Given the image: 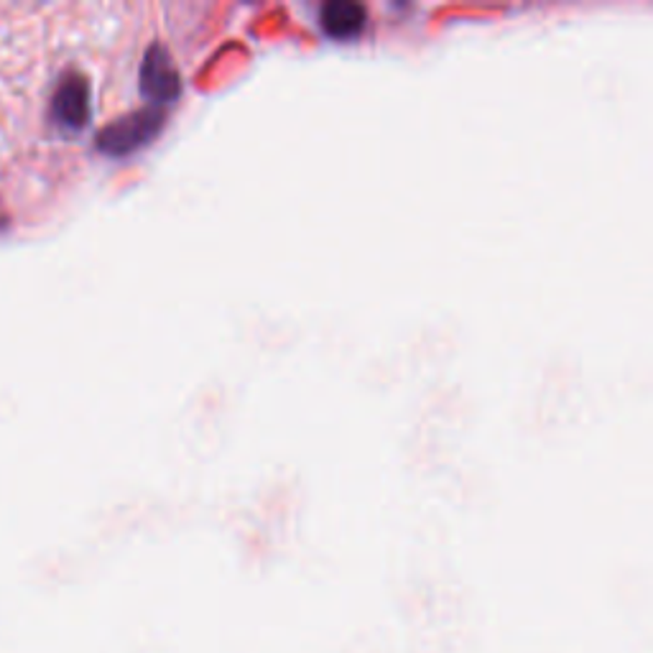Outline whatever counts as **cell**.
Masks as SVG:
<instances>
[{"instance_id": "cell-1", "label": "cell", "mask_w": 653, "mask_h": 653, "mask_svg": "<svg viewBox=\"0 0 653 653\" xmlns=\"http://www.w3.org/2000/svg\"><path fill=\"white\" fill-rule=\"evenodd\" d=\"M164 123L162 108H143L135 112H128L118 123H112L100 133V149L108 154H131L133 149L154 139L158 128Z\"/></svg>"}, {"instance_id": "cell-3", "label": "cell", "mask_w": 653, "mask_h": 653, "mask_svg": "<svg viewBox=\"0 0 653 653\" xmlns=\"http://www.w3.org/2000/svg\"><path fill=\"white\" fill-rule=\"evenodd\" d=\"M319 21H322L324 32L335 39H353L366 26V11L351 0H330L319 11Z\"/></svg>"}, {"instance_id": "cell-2", "label": "cell", "mask_w": 653, "mask_h": 653, "mask_svg": "<svg viewBox=\"0 0 653 653\" xmlns=\"http://www.w3.org/2000/svg\"><path fill=\"white\" fill-rule=\"evenodd\" d=\"M55 118L67 128H82L90 120V85L82 78H70L55 95Z\"/></svg>"}]
</instances>
